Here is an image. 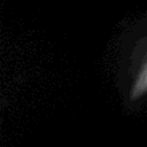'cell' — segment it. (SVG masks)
Returning a JSON list of instances; mask_svg holds the SVG:
<instances>
[{
	"mask_svg": "<svg viewBox=\"0 0 147 147\" xmlns=\"http://www.w3.org/2000/svg\"><path fill=\"white\" fill-rule=\"evenodd\" d=\"M146 91H147V64L141 71V75L136 83V86L133 88V96H139Z\"/></svg>",
	"mask_w": 147,
	"mask_h": 147,
	"instance_id": "obj_1",
	"label": "cell"
}]
</instances>
